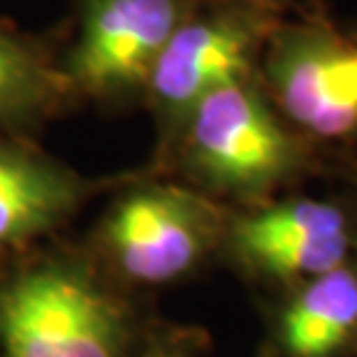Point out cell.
<instances>
[{
  "label": "cell",
  "mask_w": 357,
  "mask_h": 357,
  "mask_svg": "<svg viewBox=\"0 0 357 357\" xmlns=\"http://www.w3.org/2000/svg\"><path fill=\"white\" fill-rule=\"evenodd\" d=\"M93 276L73 262H45L0 290L3 357H75Z\"/></svg>",
  "instance_id": "52a82bcc"
},
{
  "label": "cell",
  "mask_w": 357,
  "mask_h": 357,
  "mask_svg": "<svg viewBox=\"0 0 357 357\" xmlns=\"http://www.w3.org/2000/svg\"><path fill=\"white\" fill-rule=\"evenodd\" d=\"M202 334L192 330H167L153 337L139 357H197Z\"/></svg>",
  "instance_id": "8fae6325"
},
{
  "label": "cell",
  "mask_w": 357,
  "mask_h": 357,
  "mask_svg": "<svg viewBox=\"0 0 357 357\" xmlns=\"http://www.w3.org/2000/svg\"><path fill=\"white\" fill-rule=\"evenodd\" d=\"M223 227L218 206L204 192L144 183L114 202L100 237L126 278L162 285L195 269L216 246Z\"/></svg>",
  "instance_id": "277c9868"
},
{
  "label": "cell",
  "mask_w": 357,
  "mask_h": 357,
  "mask_svg": "<svg viewBox=\"0 0 357 357\" xmlns=\"http://www.w3.org/2000/svg\"><path fill=\"white\" fill-rule=\"evenodd\" d=\"M260 70L269 100L302 137L344 139L357 132V42L318 5L283 21Z\"/></svg>",
  "instance_id": "3957f363"
},
{
  "label": "cell",
  "mask_w": 357,
  "mask_h": 357,
  "mask_svg": "<svg viewBox=\"0 0 357 357\" xmlns=\"http://www.w3.org/2000/svg\"><path fill=\"white\" fill-rule=\"evenodd\" d=\"M195 0H84L63 75L70 91L116 98L144 91L155 61Z\"/></svg>",
  "instance_id": "5b68a950"
},
{
  "label": "cell",
  "mask_w": 357,
  "mask_h": 357,
  "mask_svg": "<svg viewBox=\"0 0 357 357\" xmlns=\"http://www.w3.org/2000/svg\"><path fill=\"white\" fill-rule=\"evenodd\" d=\"M285 19V0L192 3L144 89L165 139L206 93L255 77L269 40Z\"/></svg>",
  "instance_id": "7a4b0ae2"
},
{
  "label": "cell",
  "mask_w": 357,
  "mask_h": 357,
  "mask_svg": "<svg viewBox=\"0 0 357 357\" xmlns=\"http://www.w3.org/2000/svg\"><path fill=\"white\" fill-rule=\"evenodd\" d=\"M183 174L211 195L269 197L309 165V144L255 79L206 93L167 139Z\"/></svg>",
  "instance_id": "6da1fadb"
},
{
  "label": "cell",
  "mask_w": 357,
  "mask_h": 357,
  "mask_svg": "<svg viewBox=\"0 0 357 357\" xmlns=\"http://www.w3.org/2000/svg\"><path fill=\"white\" fill-rule=\"evenodd\" d=\"M73 96L61 66L38 47L0 28V130H26Z\"/></svg>",
  "instance_id": "30bf717a"
},
{
  "label": "cell",
  "mask_w": 357,
  "mask_h": 357,
  "mask_svg": "<svg viewBox=\"0 0 357 357\" xmlns=\"http://www.w3.org/2000/svg\"><path fill=\"white\" fill-rule=\"evenodd\" d=\"M91 183L17 142L0 139V248L56 230L86 199Z\"/></svg>",
  "instance_id": "ba28073f"
},
{
  "label": "cell",
  "mask_w": 357,
  "mask_h": 357,
  "mask_svg": "<svg viewBox=\"0 0 357 357\" xmlns=\"http://www.w3.org/2000/svg\"><path fill=\"white\" fill-rule=\"evenodd\" d=\"M357 332V271L341 265L304 281L278 318L283 357H339Z\"/></svg>",
  "instance_id": "9c48e42d"
},
{
  "label": "cell",
  "mask_w": 357,
  "mask_h": 357,
  "mask_svg": "<svg viewBox=\"0 0 357 357\" xmlns=\"http://www.w3.org/2000/svg\"><path fill=\"white\" fill-rule=\"evenodd\" d=\"M351 241L344 209L313 197L262 206L230 225L241 262L285 281H309L346 265Z\"/></svg>",
  "instance_id": "8992f818"
}]
</instances>
